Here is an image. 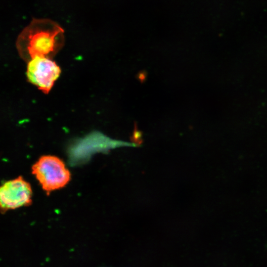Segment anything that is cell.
Returning <instances> with one entry per match:
<instances>
[{"instance_id":"cell-1","label":"cell","mask_w":267,"mask_h":267,"mask_svg":"<svg viewBox=\"0 0 267 267\" xmlns=\"http://www.w3.org/2000/svg\"><path fill=\"white\" fill-rule=\"evenodd\" d=\"M64 33L63 28L50 19L33 18L17 39L20 56L27 62L37 57L51 59L64 44Z\"/></svg>"},{"instance_id":"cell-4","label":"cell","mask_w":267,"mask_h":267,"mask_svg":"<svg viewBox=\"0 0 267 267\" xmlns=\"http://www.w3.org/2000/svg\"><path fill=\"white\" fill-rule=\"evenodd\" d=\"M32 195L30 183L21 176L5 182L0 188L1 212L29 206L32 203Z\"/></svg>"},{"instance_id":"cell-2","label":"cell","mask_w":267,"mask_h":267,"mask_svg":"<svg viewBox=\"0 0 267 267\" xmlns=\"http://www.w3.org/2000/svg\"><path fill=\"white\" fill-rule=\"evenodd\" d=\"M35 175L47 194L64 187L70 180L71 174L64 162L52 155H44L32 166Z\"/></svg>"},{"instance_id":"cell-3","label":"cell","mask_w":267,"mask_h":267,"mask_svg":"<svg viewBox=\"0 0 267 267\" xmlns=\"http://www.w3.org/2000/svg\"><path fill=\"white\" fill-rule=\"evenodd\" d=\"M60 73V68L50 58L37 57L27 62L28 81L45 94L49 92Z\"/></svg>"}]
</instances>
